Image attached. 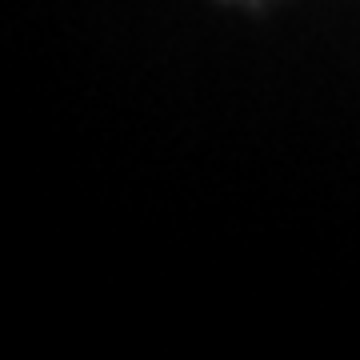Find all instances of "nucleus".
I'll return each mask as SVG.
<instances>
[]
</instances>
